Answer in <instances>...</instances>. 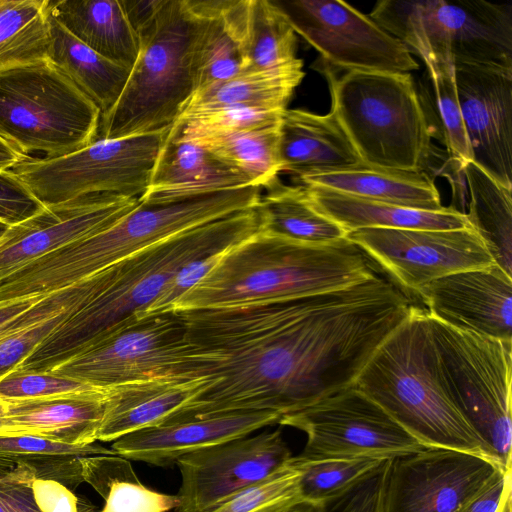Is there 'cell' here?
<instances>
[{"label":"cell","mask_w":512,"mask_h":512,"mask_svg":"<svg viewBox=\"0 0 512 512\" xmlns=\"http://www.w3.org/2000/svg\"><path fill=\"white\" fill-rule=\"evenodd\" d=\"M295 33L334 70L410 73L419 64L407 47L368 15L340 0L275 1Z\"/></svg>","instance_id":"obj_13"},{"label":"cell","mask_w":512,"mask_h":512,"mask_svg":"<svg viewBox=\"0 0 512 512\" xmlns=\"http://www.w3.org/2000/svg\"><path fill=\"white\" fill-rule=\"evenodd\" d=\"M246 5L247 0H210L197 52L196 91L242 73Z\"/></svg>","instance_id":"obj_32"},{"label":"cell","mask_w":512,"mask_h":512,"mask_svg":"<svg viewBox=\"0 0 512 512\" xmlns=\"http://www.w3.org/2000/svg\"><path fill=\"white\" fill-rule=\"evenodd\" d=\"M292 454L280 429L211 445L180 457L175 512H212L284 466Z\"/></svg>","instance_id":"obj_17"},{"label":"cell","mask_w":512,"mask_h":512,"mask_svg":"<svg viewBox=\"0 0 512 512\" xmlns=\"http://www.w3.org/2000/svg\"><path fill=\"white\" fill-rule=\"evenodd\" d=\"M260 228L256 207L203 224L140 250L95 273L93 297L48 335L17 367L47 372L97 335L145 310L187 264L242 241Z\"/></svg>","instance_id":"obj_2"},{"label":"cell","mask_w":512,"mask_h":512,"mask_svg":"<svg viewBox=\"0 0 512 512\" xmlns=\"http://www.w3.org/2000/svg\"><path fill=\"white\" fill-rule=\"evenodd\" d=\"M390 462L391 459H385L348 492L324 504L325 512H384Z\"/></svg>","instance_id":"obj_45"},{"label":"cell","mask_w":512,"mask_h":512,"mask_svg":"<svg viewBox=\"0 0 512 512\" xmlns=\"http://www.w3.org/2000/svg\"><path fill=\"white\" fill-rule=\"evenodd\" d=\"M266 189L256 206L262 231L310 244L345 238L337 223L310 204L302 186H287L278 179Z\"/></svg>","instance_id":"obj_33"},{"label":"cell","mask_w":512,"mask_h":512,"mask_svg":"<svg viewBox=\"0 0 512 512\" xmlns=\"http://www.w3.org/2000/svg\"><path fill=\"white\" fill-rule=\"evenodd\" d=\"M26 157L0 137V170L11 169Z\"/></svg>","instance_id":"obj_51"},{"label":"cell","mask_w":512,"mask_h":512,"mask_svg":"<svg viewBox=\"0 0 512 512\" xmlns=\"http://www.w3.org/2000/svg\"><path fill=\"white\" fill-rule=\"evenodd\" d=\"M190 364L191 350L179 312L132 314L47 372L107 390L153 378L194 382Z\"/></svg>","instance_id":"obj_11"},{"label":"cell","mask_w":512,"mask_h":512,"mask_svg":"<svg viewBox=\"0 0 512 512\" xmlns=\"http://www.w3.org/2000/svg\"><path fill=\"white\" fill-rule=\"evenodd\" d=\"M95 389L97 388L86 383L51 372L14 369L0 378V399L5 402L46 398Z\"/></svg>","instance_id":"obj_42"},{"label":"cell","mask_w":512,"mask_h":512,"mask_svg":"<svg viewBox=\"0 0 512 512\" xmlns=\"http://www.w3.org/2000/svg\"><path fill=\"white\" fill-rule=\"evenodd\" d=\"M256 186L243 172L187 138L175 122L166 132L145 193L160 199Z\"/></svg>","instance_id":"obj_22"},{"label":"cell","mask_w":512,"mask_h":512,"mask_svg":"<svg viewBox=\"0 0 512 512\" xmlns=\"http://www.w3.org/2000/svg\"><path fill=\"white\" fill-rule=\"evenodd\" d=\"M431 138L463 167L472 161L458 100L454 66L427 70L416 85Z\"/></svg>","instance_id":"obj_39"},{"label":"cell","mask_w":512,"mask_h":512,"mask_svg":"<svg viewBox=\"0 0 512 512\" xmlns=\"http://www.w3.org/2000/svg\"><path fill=\"white\" fill-rule=\"evenodd\" d=\"M303 431L304 460L345 457L393 459L426 448L354 385L279 423Z\"/></svg>","instance_id":"obj_14"},{"label":"cell","mask_w":512,"mask_h":512,"mask_svg":"<svg viewBox=\"0 0 512 512\" xmlns=\"http://www.w3.org/2000/svg\"><path fill=\"white\" fill-rule=\"evenodd\" d=\"M49 20V61L99 108L101 116L105 115L118 101L131 70L80 42L50 13Z\"/></svg>","instance_id":"obj_30"},{"label":"cell","mask_w":512,"mask_h":512,"mask_svg":"<svg viewBox=\"0 0 512 512\" xmlns=\"http://www.w3.org/2000/svg\"><path fill=\"white\" fill-rule=\"evenodd\" d=\"M210 0H157L137 29L139 52L97 139L168 130L196 91L199 41Z\"/></svg>","instance_id":"obj_6"},{"label":"cell","mask_w":512,"mask_h":512,"mask_svg":"<svg viewBox=\"0 0 512 512\" xmlns=\"http://www.w3.org/2000/svg\"><path fill=\"white\" fill-rule=\"evenodd\" d=\"M50 15L80 42L131 70L139 38L122 1L48 0Z\"/></svg>","instance_id":"obj_28"},{"label":"cell","mask_w":512,"mask_h":512,"mask_svg":"<svg viewBox=\"0 0 512 512\" xmlns=\"http://www.w3.org/2000/svg\"><path fill=\"white\" fill-rule=\"evenodd\" d=\"M284 512H325V510L324 505L322 504L306 500H299L287 508Z\"/></svg>","instance_id":"obj_52"},{"label":"cell","mask_w":512,"mask_h":512,"mask_svg":"<svg viewBox=\"0 0 512 512\" xmlns=\"http://www.w3.org/2000/svg\"><path fill=\"white\" fill-rule=\"evenodd\" d=\"M183 134L246 174L258 187L267 188L279 178V124L245 131L215 132L188 129Z\"/></svg>","instance_id":"obj_35"},{"label":"cell","mask_w":512,"mask_h":512,"mask_svg":"<svg viewBox=\"0 0 512 512\" xmlns=\"http://www.w3.org/2000/svg\"><path fill=\"white\" fill-rule=\"evenodd\" d=\"M297 182L370 200L420 210H441L434 180L423 171L388 169L360 163L346 168L315 172Z\"/></svg>","instance_id":"obj_26"},{"label":"cell","mask_w":512,"mask_h":512,"mask_svg":"<svg viewBox=\"0 0 512 512\" xmlns=\"http://www.w3.org/2000/svg\"><path fill=\"white\" fill-rule=\"evenodd\" d=\"M85 302H80L43 321L0 336V378L16 369L55 328Z\"/></svg>","instance_id":"obj_44"},{"label":"cell","mask_w":512,"mask_h":512,"mask_svg":"<svg viewBox=\"0 0 512 512\" xmlns=\"http://www.w3.org/2000/svg\"><path fill=\"white\" fill-rule=\"evenodd\" d=\"M297 34L271 0H247L242 72L271 70L297 61Z\"/></svg>","instance_id":"obj_36"},{"label":"cell","mask_w":512,"mask_h":512,"mask_svg":"<svg viewBox=\"0 0 512 512\" xmlns=\"http://www.w3.org/2000/svg\"><path fill=\"white\" fill-rule=\"evenodd\" d=\"M223 251L185 265L169 282L164 291L137 317L168 313L172 305L192 288L219 260Z\"/></svg>","instance_id":"obj_48"},{"label":"cell","mask_w":512,"mask_h":512,"mask_svg":"<svg viewBox=\"0 0 512 512\" xmlns=\"http://www.w3.org/2000/svg\"><path fill=\"white\" fill-rule=\"evenodd\" d=\"M99 444L71 445L32 435L0 436V457L31 467L35 477L53 480L71 491L83 483L81 458L113 455Z\"/></svg>","instance_id":"obj_38"},{"label":"cell","mask_w":512,"mask_h":512,"mask_svg":"<svg viewBox=\"0 0 512 512\" xmlns=\"http://www.w3.org/2000/svg\"><path fill=\"white\" fill-rule=\"evenodd\" d=\"M512 469L500 471L460 512H497L507 487L512 484Z\"/></svg>","instance_id":"obj_50"},{"label":"cell","mask_w":512,"mask_h":512,"mask_svg":"<svg viewBox=\"0 0 512 512\" xmlns=\"http://www.w3.org/2000/svg\"><path fill=\"white\" fill-rule=\"evenodd\" d=\"M9 430L7 402L0 399V436H8Z\"/></svg>","instance_id":"obj_53"},{"label":"cell","mask_w":512,"mask_h":512,"mask_svg":"<svg viewBox=\"0 0 512 512\" xmlns=\"http://www.w3.org/2000/svg\"><path fill=\"white\" fill-rule=\"evenodd\" d=\"M280 419L275 413L248 412L163 423L124 435L112 443L111 449L128 460L167 467L188 453L248 436L278 424Z\"/></svg>","instance_id":"obj_21"},{"label":"cell","mask_w":512,"mask_h":512,"mask_svg":"<svg viewBox=\"0 0 512 512\" xmlns=\"http://www.w3.org/2000/svg\"><path fill=\"white\" fill-rule=\"evenodd\" d=\"M8 227H9V225H7L3 222H0V238L4 235V233L6 232Z\"/></svg>","instance_id":"obj_55"},{"label":"cell","mask_w":512,"mask_h":512,"mask_svg":"<svg viewBox=\"0 0 512 512\" xmlns=\"http://www.w3.org/2000/svg\"><path fill=\"white\" fill-rule=\"evenodd\" d=\"M101 112L49 60L0 72V137L21 154L58 157L95 141Z\"/></svg>","instance_id":"obj_9"},{"label":"cell","mask_w":512,"mask_h":512,"mask_svg":"<svg viewBox=\"0 0 512 512\" xmlns=\"http://www.w3.org/2000/svg\"><path fill=\"white\" fill-rule=\"evenodd\" d=\"M427 70L457 64L512 69V5L485 0H381L368 15Z\"/></svg>","instance_id":"obj_8"},{"label":"cell","mask_w":512,"mask_h":512,"mask_svg":"<svg viewBox=\"0 0 512 512\" xmlns=\"http://www.w3.org/2000/svg\"><path fill=\"white\" fill-rule=\"evenodd\" d=\"M468 200L465 213L494 262L512 276V188H508L473 161L463 167Z\"/></svg>","instance_id":"obj_31"},{"label":"cell","mask_w":512,"mask_h":512,"mask_svg":"<svg viewBox=\"0 0 512 512\" xmlns=\"http://www.w3.org/2000/svg\"><path fill=\"white\" fill-rule=\"evenodd\" d=\"M261 187L139 199L110 227L40 257L0 281V302L46 296L64 289L155 243L254 208Z\"/></svg>","instance_id":"obj_4"},{"label":"cell","mask_w":512,"mask_h":512,"mask_svg":"<svg viewBox=\"0 0 512 512\" xmlns=\"http://www.w3.org/2000/svg\"><path fill=\"white\" fill-rule=\"evenodd\" d=\"M354 386L423 446L491 459L442 382L426 310L411 306L407 318L373 353Z\"/></svg>","instance_id":"obj_5"},{"label":"cell","mask_w":512,"mask_h":512,"mask_svg":"<svg viewBox=\"0 0 512 512\" xmlns=\"http://www.w3.org/2000/svg\"><path fill=\"white\" fill-rule=\"evenodd\" d=\"M295 457L301 470L298 481L301 500L322 505L348 492L385 460L375 457L304 460Z\"/></svg>","instance_id":"obj_40"},{"label":"cell","mask_w":512,"mask_h":512,"mask_svg":"<svg viewBox=\"0 0 512 512\" xmlns=\"http://www.w3.org/2000/svg\"><path fill=\"white\" fill-rule=\"evenodd\" d=\"M497 512H512V484L507 487Z\"/></svg>","instance_id":"obj_54"},{"label":"cell","mask_w":512,"mask_h":512,"mask_svg":"<svg viewBox=\"0 0 512 512\" xmlns=\"http://www.w3.org/2000/svg\"><path fill=\"white\" fill-rule=\"evenodd\" d=\"M454 70L472 161L512 188V69L457 64Z\"/></svg>","instance_id":"obj_19"},{"label":"cell","mask_w":512,"mask_h":512,"mask_svg":"<svg viewBox=\"0 0 512 512\" xmlns=\"http://www.w3.org/2000/svg\"><path fill=\"white\" fill-rule=\"evenodd\" d=\"M138 203V198L121 195H89L45 206L9 226L0 238V281L48 253L110 227Z\"/></svg>","instance_id":"obj_18"},{"label":"cell","mask_w":512,"mask_h":512,"mask_svg":"<svg viewBox=\"0 0 512 512\" xmlns=\"http://www.w3.org/2000/svg\"><path fill=\"white\" fill-rule=\"evenodd\" d=\"M198 385L197 381L153 378L107 389L97 440L114 442L161 424L193 397Z\"/></svg>","instance_id":"obj_27"},{"label":"cell","mask_w":512,"mask_h":512,"mask_svg":"<svg viewBox=\"0 0 512 512\" xmlns=\"http://www.w3.org/2000/svg\"><path fill=\"white\" fill-rule=\"evenodd\" d=\"M304 76L301 59L276 69L242 72L195 91L180 117L223 107L283 111Z\"/></svg>","instance_id":"obj_29"},{"label":"cell","mask_w":512,"mask_h":512,"mask_svg":"<svg viewBox=\"0 0 512 512\" xmlns=\"http://www.w3.org/2000/svg\"><path fill=\"white\" fill-rule=\"evenodd\" d=\"M32 494L40 512H99L88 501L53 480L35 478Z\"/></svg>","instance_id":"obj_49"},{"label":"cell","mask_w":512,"mask_h":512,"mask_svg":"<svg viewBox=\"0 0 512 512\" xmlns=\"http://www.w3.org/2000/svg\"><path fill=\"white\" fill-rule=\"evenodd\" d=\"M281 171L296 180L315 172L363 163L332 110L318 115L286 109L279 126Z\"/></svg>","instance_id":"obj_23"},{"label":"cell","mask_w":512,"mask_h":512,"mask_svg":"<svg viewBox=\"0 0 512 512\" xmlns=\"http://www.w3.org/2000/svg\"><path fill=\"white\" fill-rule=\"evenodd\" d=\"M310 204L346 234L363 228L449 230L470 227L465 213L452 207L420 210L333 190L302 186Z\"/></svg>","instance_id":"obj_25"},{"label":"cell","mask_w":512,"mask_h":512,"mask_svg":"<svg viewBox=\"0 0 512 512\" xmlns=\"http://www.w3.org/2000/svg\"><path fill=\"white\" fill-rule=\"evenodd\" d=\"M106 390L8 401L9 435H32L71 444L97 441Z\"/></svg>","instance_id":"obj_24"},{"label":"cell","mask_w":512,"mask_h":512,"mask_svg":"<svg viewBox=\"0 0 512 512\" xmlns=\"http://www.w3.org/2000/svg\"><path fill=\"white\" fill-rule=\"evenodd\" d=\"M300 465L295 456L268 477L238 492L212 512H284L301 500Z\"/></svg>","instance_id":"obj_41"},{"label":"cell","mask_w":512,"mask_h":512,"mask_svg":"<svg viewBox=\"0 0 512 512\" xmlns=\"http://www.w3.org/2000/svg\"><path fill=\"white\" fill-rule=\"evenodd\" d=\"M374 275L365 254L346 237L310 244L259 228L225 249L169 312L294 300L356 285Z\"/></svg>","instance_id":"obj_3"},{"label":"cell","mask_w":512,"mask_h":512,"mask_svg":"<svg viewBox=\"0 0 512 512\" xmlns=\"http://www.w3.org/2000/svg\"><path fill=\"white\" fill-rule=\"evenodd\" d=\"M48 0H0V72L49 60Z\"/></svg>","instance_id":"obj_37"},{"label":"cell","mask_w":512,"mask_h":512,"mask_svg":"<svg viewBox=\"0 0 512 512\" xmlns=\"http://www.w3.org/2000/svg\"><path fill=\"white\" fill-rule=\"evenodd\" d=\"M34 470L0 457V512H40L33 494Z\"/></svg>","instance_id":"obj_46"},{"label":"cell","mask_w":512,"mask_h":512,"mask_svg":"<svg viewBox=\"0 0 512 512\" xmlns=\"http://www.w3.org/2000/svg\"><path fill=\"white\" fill-rule=\"evenodd\" d=\"M416 294L450 326L512 341V278L496 263L435 279Z\"/></svg>","instance_id":"obj_20"},{"label":"cell","mask_w":512,"mask_h":512,"mask_svg":"<svg viewBox=\"0 0 512 512\" xmlns=\"http://www.w3.org/2000/svg\"><path fill=\"white\" fill-rule=\"evenodd\" d=\"M44 207L10 169L0 170V222L19 224Z\"/></svg>","instance_id":"obj_47"},{"label":"cell","mask_w":512,"mask_h":512,"mask_svg":"<svg viewBox=\"0 0 512 512\" xmlns=\"http://www.w3.org/2000/svg\"><path fill=\"white\" fill-rule=\"evenodd\" d=\"M81 468L83 481L104 500L99 512H168L178 506L176 495L143 485L130 460L117 454L82 457Z\"/></svg>","instance_id":"obj_34"},{"label":"cell","mask_w":512,"mask_h":512,"mask_svg":"<svg viewBox=\"0 0 512 512\" xmlns=\"http://www.w3.org/2000/svg\"><path fill=\"white\" fill-rule=\"evenodd\" d=\"M283 111L248 107H223L181 116L177 121L194 130L232 132L279 124Z\"/></svg>","instance_id":"obj_43"},{"label":"cell","mask_w":512,"mask_h":512,"mask_svg":"<svg viewBox=\"0 0 512 512\" xmlns=\"http://www.w3.org/2000/svg\"><path fill=\"white\" fill-rule=\"evenodd\" d=\"M410 307L398 287L375 274L294 300L179 312L190 378L199 385L161 424L248 412L282 419L303 410L353 386Z\"/></svg>","instance_id":"obj_1"},{"label":"cell","mask_w":512,"mask_h":512,"mask_svg":"<svg viewBox=\"0 0 512 512\" xmlns=\"http://www.w3.org/2000/svg\"><path fill=\"white\" fill-rule=\"evenodd\" d=\"M168 130L96 139L66 155L26 157L10 170L44 206L96 194L139 199Z\"/></svg>","instance_id":"obj_12"},{"label":"cell","mask_w":512,"mask_h":512,"mask_svg":"<svg viewBox=\"0 0 512 512\" xmlns=\"http://www.w3.org/2000/svg\"><path fill=\"white\" fill-rule=\"evenodd\" d=\"M345 237L403 289L414 293L443 276L495 263L471 226L449 230L363 228Z\"/></svg>","instance_id":"obj_15"},{"label":"cell","mask_w":512,"mask_h":512,"mask_svg":"<svg viewBox=\"0 0 512 512\" xmlns=\"http://www.w3.org/2000/svg\"><path fill=\"white\" fill-rule=\"evenodd\" d=\"M500 471L487 457L445 448L393 458L384 512H460Z\"/></svg>","instance_id":"obj_16"},{"label":"cell","mask_w":512,"mask_h":512,"mask_svg":"<svg viewBox=\"0 0 512 512\" xmlns=\"http://www.w3.org/2000/svg\"><path fill=\"white\" fill-rule=\"evenodd\" d=\"M428 317L439 373L452 401L482 440L490 458L503 470L512 469V341Z\"/></svg>","instance_id":"obj_10"},{"label":"cell","mask_w":512,"mask_h":512,"mask_svg":"<svg viewBox=\"0 0 512 512\" xmlns=\"http://www.w3.org/2000/svg\"><path fill=\"white\" fill-rule=\"evenodd\" d=\"M328 80L331 110L361 161L388 169L423 171L431 137L410 73L348 71L316 65Z\"/></svg>","instance_id":"obj_7"}]
</instances>
